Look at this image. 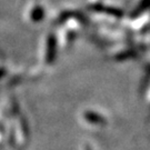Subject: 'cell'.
<instances>
[{
  "label": "cell",
  "instance_id": "obj_1",
  "mask_svg": "<svg viewBox=\"0 0 150 150\" xmlns=\"http://www.w3.org/2000/svg\"><path fill=\"white\" fill-rule=\"evenodd\" d=\"M91 10L98 11V12H105V13H108V15H112V16L117 17V18H120L122 17L123 12L118 8H113V7H107V6H103L101 4H95V5L90 6Z\"/></svg>",
  "mask_w": 150,
  "mask_h": 150
},
{
  "label": "cell",
  "instance_id": "obj_2",
  "mask_svg": "<svg viewBox=\"0 0 150 150\" xmlns=\"http://www.w3.org/2000/svg\"><path fill=\"white\" fill-rule=\"evenodd\" d=\"M56 54V38L51 35L48 38V42H47V54H46V59L47 62H52Z\"/></svg>",
  "mask_w": 150,
  "mask_h": 150
},
{
  "label": "cell",
  "instance_id": "obj_3",
  "mask_svg": "<svg viewBox=\"0 0 150 150\" xmlns=\"http://www.w3.org/2000/svg\"><path fill=\"white\" fill-rule=\"evenodd\" d=\"M149 8H150V0H141L139 5L137 6L136 9L132 11L131 17H132V18H136V17H138L139 15H141L144 11H146L147 9H149Z\"/></svg>",
  "mask_w": 150,
  "mask_h": 150
},
{
  "label": "cell",
  "instance_id": "obj_4",
  "mask_svg": "<svg viewBox=\"0 0 150 150\" xmlns=\"http://www.w3.org/2000/svg\"><path fill=\"white\" fill-rule=\"evenodd\" d=\"M43 17V10L40 7H36L33 10L31 11V19L33 21H39L41 20Z\"/></svg>",
  "mask_w": 150,
  "mask_h": 150
}]
</instances>
